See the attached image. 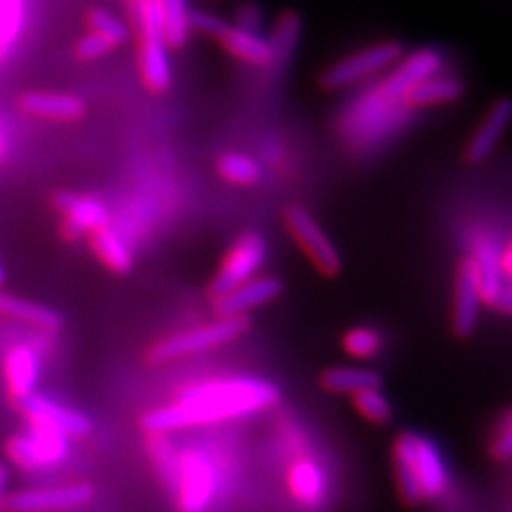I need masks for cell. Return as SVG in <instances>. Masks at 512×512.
<instances>
[{"instance_id": "8fae6325", "label": "cell", "mask_w": 512, "mask_h": 512, "mask_svg": "<svg viewBox=\"0 0 512 512\" xmlns=\"http://www.w3.org/2000/svg\"><path fill=\"white\" fill-rule=\"evenodd\" d=\"M470 259L474 261L476 267L480 301L502 314H510L512 291L510 280L504 278L500 269V250L495 248L489 237H480L474 242V252Z\"/></svg>"}, {"instance_id": "52a82bcc", "label": "cell", "mask_w": 512, "mask_h": 512, "mask_svg": "<svg viewBox=\"0 0 512 512\" xmlns=\"http://www.w3.org/2000/svg\"><path fill=\"white\" fill-rule=\"evenodd\" d=\"M265 259H267V244L263 235L246 233L239 237L227 252V256H224V261L212 282L214 299L227 295L239 284L252 280L265 265Z\"/></svg>"}, {"instance_id": "83f0119b", "label": "cell", "mask_w": 512, "mask_h": 512, "mask_svg": "<svg viewBox=\"0 0 512 512\" xmlns=\"http://www.w3.org/2000/svg\"><path fill=\"white\" fill-rule=\"evenodd\" d=\"M301 15L297 11H282L274 24V37L269 41L271 52H274V60H286L293 54L295 45L301 35Z\"/></svg>"}, {"instance_id": "ab89813d", "label": "cell", "mask_w": 512, "mask_h": 512, "mask_svg": "<svg viewBox=\"0 0 512 512\" xmlns=\"http://www.w3.org/2000/svg\"><path fill=\"white\" fill-rule=\"evenodd\" d=\"M5 152V139H3V133H0V156H3Z\"/></svg>"}, {"instance_id": "30bf717a", "label": "cell", "mask_w": 512, "mask_h": 512, "mask_svg": "<svg viewBox=\"0 0 512 512\" xmlns=\"http://www.w3.org/2000/svg\"><path fill=\"white\" fill-rule=\"evenodd\" d=\"M69 453V438L58 431L32 427L30 434L13 436L7 442L9 459L24 470H43L60 463Z\"/></svg>"}, {"instance_id": "4dcf8cb0", "label": "cell", "mask_w": 512, "mask_h": 512, "mask_svg": "<svg viewBox=\"0 0 512 512\" xmlns=\"http://www.w3.org/2000/svg\"><path fill=\"white\" fill-rule=\"evenodd\" d=\"M352 404H355L363 419L374 425H384L393 419V408L389 399L380 393V389H367L352 395Z\"/></svg>"}, {"instance_id": "f546056e", "label": "cell", "mask_w": 512, "mask_h": 512, "mask_svg": "<svg viewBox=\"0 0 512 512\" xmlns=\"http://www.w3.org/2000/svg\"><path fill=\"white\" fill-rule=\"evenodd\" d=\"M218 173L235 186H252L259 182L261 171L252 158L242 154H227L218 160Z\"/></svg>"}, {"instance_id": "74e56055", "label": "cell", "mask_w": 512, "mask_h": 512, "mask_svg": "<svg viewBox=\"0 0 512 512\" xmlns=\"http://www.w3.org/2000/svg\"><path fill=\"white\" fill-rule=\"evenodd\" d=\"M500 269H502L504 278L510 280V276H512V246H510V242H506L504 248L500 250Z\"/></svg>"}, {"instance_id": "277c9868", "label": "cell", "mask_w": 512, "mask_h": 512, "mask_svg": "<svg viewBox=\"0 0 512 512\" xmlns=\"http://www.w3.org/2000/svg\"><path fill=\"white\" fill-rule=\"evenodd\" d=\"M250 329L248 316H227L218 318L210 325H203L190 331H182L169 335V338L154 344L148 352V359L152 363H169L173 359H180L186 355H195V352L212 350L216 346L227 344L239 335H244Z\"/></svg>"}, {"instance_id": "4316f807", "label": "cell", "mask_w": 512, "mask_h": 512, "mask_svg": "<svg viewBox=\"0 0 512 512\" xmlns=\"http://www.w3.org/2000/svg\"><path fill=\"white\" fill-rule=\"evenodd\" d=\"M24 24V0H0V64L18 43Z\"/></svg>"}, {"instance_id": "5b68a950", "label": "cell", "mask_w": 512, "mask_h": 512, "mask_svg": "<svg viewBox=\"0 0 512 512\" xmlns=\"http://www.w3.org/2000/svg\"><path fill=\"white\" fill-rule=\"evenodd\" d=\"M218 478L212 461L199 448H186L178 455L175 506L178 512H207L216 498Z\"/></svg>"}, {"instance_id": "d590c367", "label": "cell", "mask_w": 512, "mask_h": 512, "mask_svg": "<svg viewBox=\"0 0 512 512\" xmlns=\"http://www.w3.org/2000/svg\"><path fill=\"white\" fill-rule=\"evenodd\" d=\"M224 26H227V22L218 18V15H214V13L190 11V30H197L199 35L216 39Z\"/></svg>"}, {"instance_id": "d6986e66", "label": "cell", "mask_w": 512, "mask_h": 512, "mask_svg": "<svg viewBox=\"0 0 512 512\" xmlns=\"http://www.w3.org/2000/svg\"><path fill=\"white\" fill-rule=\"evenodd\" d=\"M20 105L30 116L64 122L82 118L86 111V103L79 96L58 92H26L22 94Z\"/></svg>"}, {"instance_id": "ac0fdd59", "label": "cell", "mask_w": 512, "mask_h": 512, "mask_svg": "<svg viewBox=\"0 0 512 512\" xmlns=\"http://www.w3.org/2000/svg\"><path fill=\"white\" fill-rule=\"evenodd\" d=\"M512 114V103L510 99H500L495 103L489 114L485 116L483 124L476 128V133L472 135L470 143L466 146V152H463V158H466V163L470 165H478L483 163V160L493 152V148L498 146V141L502 139L508 120Z\"/></svg>"}, {"instance_id": "8d00e7d4", "label": "cell", "mask_w": 512, "mask_h": 512, "mask_svg": "<svg viewBox=\"0 0 512 512\" xmlns=\"http://www.w3.org/2000/svg\"><path fill=\"white\" fill-rule=\"evenodd\" d=\"M263 24V11L256 3H244L239 5L235 11V24L237 28L248 30V32H256L259 35V28Z\"/></svg>"}, {"instance_id": "484cf974", "label": "cell", "mask_w": 512, "mask_h": 512, "mask_svg": "<svg viewBox=\"0 0 512 512\" xmlns=\"http://www.w3.org/2000/svg\"><path fill=\"white\" fill-rule=\"evenodd\" d=\"M163 37L171 50H182L190 37V11L186 0H160Z\"/></svg>"}, {"instance_id": "f1b7e54d", "label": "cell", "mask_w": 512, "mask_h": 512, "mask_svg": "<svg viewBox=\"0 0 512 512\" xmlns=\"http://www.w3.org/2000/svg\"><path fill=\"white\" fill-rule=\"evenodd\" d=\"M150 457L154 461V468L160 474V478L165 480L167 487H175V478H178V455L171 442L167 440V434H150V444H148Z\"/></svg>"}, {"instance_id": "ffe728a7", "label": "cell", "mask_w": 512, "mask_h": 512, "mask_svg": "<svg viewBox=\"0 0 512 512\" xmlns=\"http://www.w3.org/2000/svg\"><path fill=\"white\" fill-rule=\"evenodd\" d=\"M216 41L233 58L254 64V67H267V64L274 62V52H271L269 41H265L261 35H256V32H248L227 24L216 37Z\"/></svg>"}, {"instance_id": "f35d334b", "label": "cell", "mask_w": 512, "mask_h": 512, "mask_svg": "<svg viewBox=\"0 0 512 512\" xmlns=\"http://www.w3.org/2000/svg\"><path fill=\"white\" fill-rule=\"evenodd\" d=\"M7 468L0 463V504H3V498H5V487H7ZM3 510V508H0Z\"/></svg>"}, {"instance_id": "d4e9b609", "label": "cell", "mask_w": 512, "mask_h": 512, "mask_svg": "<svg viewBox=\"0 0 512 512\" xmlns=\"http://www.w3.org/2000/svg\"><path fill=\"white\" fill-rule=\"evenodd\" d=\"M92 248L96 256L114 271V274H128L133 269V252L124 239L109 227L92 233Z\"/></svg>"}, {"instance_id": "2e32d148", "label": "cell", "mask_w": 512, "mask_h": 512, "mask_svg": "<svg viewBox=\"0 0 512 512\" xmlns=\"http://www.w3.org/2000/svg\"><path fill=\"white\" fill-rule=\"evenodd\" d=\"M480 293L476 280V267L470 256L461 261L457 286H455V308H453V331L457 338H470L478 323Z\"/></svg>"}, {"instance_id": "7a4b0ae2", "label": "cell", "mask_w": 512, "mask_h": 512, "mask_svg": "<svg viewBox=\"0 0 512 512\" xmlns=\"http://www.w3.org/2000/svg\"><path fill=\"white\" fill-rule=\"evenodd\" d=\"M393 470L402 500L410 506L438 500L448 487V470L429 438L404 431L393 444Z\"/></svg>"}, {"instance_id": "836d02e7", "label": "cell", "mask_w": 512, "mask_h": 512, "mask_svg": "<svg viewBox=\"0 0 512 512\" xmlns=\"http://www.w3.org/2000/svg\"><path fill=\"white\" fill-rule=\"evenodd\" d=\"M111 50H114V45H111L107 39H103L101 35H94V32L84 35L75 43V56L84 62L99 60V58L107 56Z\"/></svg>"}, {"instance_id": "9c48e42d", "label": "cell", "mask_w": 512, "mask_h": 512, "mask_svg": "<svg viewBox=\"0 0 512 512\" xmlns=\"http://www.w3.org/2000/svg\"><path fill=\"white\" fill-rule=\"evenodd\" d=\"M92 498L94 489L88 483H73L9 493L0 508L5 512H62L82 508Z\"/></svg>"}, {"instance_id": "44dd1931", "label": "cell", "mask_w": 512, "mask_h": 512, "mask_svg": "<svg viewBox=\"0 0 512 512\" xmlns=\"http://www.w3.org/2000/svg\"><path fill=\"white\" fill-rule=\"evenodd\" d=\"M5 376L15 402L35 393L39 382V361L35 352L26 346H13L5 357Z\"/></svg>"}, {"instance_id": "6da1fadb", "label": "cell", "mask_w": 512, "mask_h": 512, "mask_svg": "<svg viewBox=\"0 0 512 512\" xmlns=\"http://www.w3.org/2000/svg\"><path fill=\"white\" fill-rule=\"evenodd\" d=\"M280 389L256 378H231L203 382L188 389L173 404L148 412L141 419L148 434H169L201 425H214L229 419L259 414L278 406Z\"/></svg>"}, {"instance_id": "60d3db41", "label": "cell", "mask_w": 512, "mask_h": 512, "mask_svg": "<svg viewBox=\"0 0 512 512\" xmlns=\"http://www.w3.org/2000/svg\"><path fill=\"white\" fill-rule=\"evenodd\" d=\"M3 280H5V276H3V269H0V284H3Z\"/></svg>"}, {"instance_id": "7c38bea8", "label": "cell", "mask_w": 512, "mask_h": 512, "mask_svg": "<svg viewBox=\"0 0 512 512\" xmlns=\"http://www.w3.org/2000/svg\"><path fill=\"white\" fill-rule=\"evenodd\" d=\"M18 410L26 416L32 427L58 431V434L67 438H82L90 434L92 423L84 414H79L71 408H64L50 397H43L39 393H30L18 399Z\"/></svg>"}, {"instance_id": "8992f818", "label": "cell", "mask_w": 512, "mask_h": 512, "mask_svg": "<svg viewBox=\"0 0 512 512\" xmlns=\"http://www.w3.org/2000/svg\"><path fill=\"white\" fill-rule=\"evenodd\" d=\"M402 54L404 47L397 41H382L370 45L357 54L331 64V67L320 75V86L325 90H342L346 86L361 82V79H367L393 67V64L402 60Z\"/></svg>"}, {"instance_id": "cb8c5ba5", "label": "cell", "mask_w": 512, "mask_h": 512, "mask_svg": "<svg viewBox=\"0 0 512 512\" xmlns=\"http://www.w3.org/2000/svg\"><path fill=\"white\" fill-rule=\"evenodd\" d=\"M0 314L24 320V323L37 325L41 329H50V331H56L62 327V316L56 310L43 306V303L13 297L7 293H0Z\"/></svg>"}, {"instance_id": "e0dca14e", "label": "cell", "mask_w": 512, "mask_h": 512, "mask_svg": "<svg viewBox=\"0 0 512 512\" xmlns=\"http://www.w3.org/2000/svg\"><path fill=\"white\" fill-rule=\"evenodd\" d=\"M286 485L295 502L303 508L318 510L325 504L327 476L314 459H297L288 470Z\"/></svg>"}, {"instance_id": "e575fe53", "label": "cell", "mask_w": 512, "mask_h": 512, "mask_svg": "<svg viewBox=\"0 0 512 512\" xmlns=\"http://www.w3.org/2000/svg\"><path fill=\"white\" fill-rule=\"evenodd\" d=\"M512 455V421H510V412L504 414L500 431L495 434L491 440V457L495 461H508Z\"/></svg>"}, {"instance_id": "4fadbf2b", "label": "cell", "mask_w": 512, "mask_h": 512, "mask_svg": "<svg viewBox=\"0 0 512 512\" xmlns=\"http://www.w3.org/2000/svg\"><path fill=\"white\" fill-rule=\"evenodd\" d=\"M56 210L64 216L62 235L67 242H77L88 231L94 233L109 224V212L96 197H79L73 192H56L52 199Z\"/></svg>"}, {"instance_id": "1f68e13d", "label": "cell", "mask_w": 512, "mask_h": 512, "mask_svg": "<svg viewBox=\"0 0 512 512\" xmlns=\"http://www.w3.org/2000/svg\"><path fill=\"white\" fill-rule=\"evenodd\" d=\"M86 24H88L90 32H94V35H101L114 47L122 45L128 39V28L105 9H99V7L90 9L86 13Z\"/></svg>"}, {"instance_id": "9a60e30c", "label": "cell", "mask_w": 512, "mask_h": 512, "mask_svg": "<svg viewBox=\"0 0 512 512\" xmlns=\"http://www.w3.org/2000/svg\"><path fill=\"white\" fill-rule=\"evenodd\" d=\"M284 286L278 278H252L244 284H239L227 295L216 299V314L218 318L227 316H246V312L261 308L265 303L280 297Z\"/></svg>"}, {"instance_id": "d6a6232c", "label": "cell", "mask_w": 512, "mask_h": 512, "mask_svg": "<svg viewBox=\"0 0 512 512\" xmlns=\"http://www.w3.org/2000/svg\"><path fill=\"white\" fill-rule=\"evenodd\" d=\"M344 348L355 359L376 357L382 350V335L370 327H355L344 335Z\"/></svg>"}, {"instance_id": "ba28073f", "label": "cell", "mask_w": 512, "mask_h": 512, "mask_svg": "<svg viewBox=\"0 0 512 512\" xmlns=\"http://www.w3.org/2000/svg\"><path fill=\"white\" fill-rule=\"evenodd\" d=\"M286 229L297 239L301 250L308 254V259L316 265V269L323 276H338L342 269V259L338 250L331 244V239L325 235V231L318 227L314 216L303 210L299 205H291L284 214Z\"/></svg>"}, {"instance_id": "7402d4cb", "label": "cell", "mask_w": 512, "mask_h": 512, "mask_svg": "<svg viewBox=\"0 0 512 512\" xmlns=\"http://www.w3.org/2000/svg\"><path fill=\"white\" fill-rule=\"evenodd\" d=\"M320 384L325 391L335 395H357L367 389H380L382 376L376 370H367V367L338 365L323 372Z\"/></svg>"}, {"instance_id": "3957f363", "label": "cell", "mask_w": 512, "mask_h": 512, "mask_svg": "<svg viewBox=\"0 0 512 512\" xmlns=\"http://www.w3.org/2000/svg\"><path fill=\"white\" fill-rule=\"evenodd\" d=\"M131 13L139 30V71L146 88L163 94L171 88V64L163 37L160 0H131Z\"/></svg>"}, {"instance_id": "603a6c76", "label": "cell", "mask_w": 512, "mask_h": 512, "mask_svg": "<svg viewBox=\"0 0 512 512\" xmlns=\"http://www.w3.org/2000/svg\"><path fill=\"white\" fill-rule=\"evenodd\" d=\"M459 96H463V84L459 79L431 75L423 79V82L410 86L402 101L408 107H427V105L453 103L459 99Z\"/></svg>"}, {"instance_id": "5bb4252c", "label": "cell", "mask_w": 512, "mask_h": 512, "mask_svg": "<svg viewBox=\"0 0 512 512\" xmlns=\"http://www.w3.org/2000/svg\"><path fill=\"white\" fill-rule=\"evenodd\" d=\"M440 67V54L436 50H429V47H423V50H416L412 56L397 62L395 71L387 79H382L372 94H378V99L384 103L395 105L397 101L404 99V94L410 86L423 82V79L431 75H438Z\"/></svg>"}]
</instances>
